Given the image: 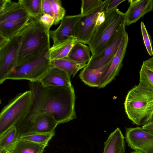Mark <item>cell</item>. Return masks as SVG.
Returning <instances> with one entry per match:
<instances>
[{
	"label": "cell",
	"mask_w": 153,
	"mask_h": 153,
	"mask_svg": "<svg viewBox=\"0 0 153 153\" xmlns=\"http://www.w3.org/2000/svg\"><path fill=\"white\" fill-rule=\"evenodd\" d=\"M51 65L69 74L74 77L79 70L86 66V63H79L66 58L51 61Z\"/></svg>",
	"instance_id": "obj_22"
},
{
	"label": "cell",
	"mask_w": 153,
	"mask_h": 153,
	"mask_svg": "<svg viewBox=\"0 0 153 153\" xmlns=\"http://www.w3.org/2000/svg\"><path fill=\"white\" fill-rule=\"evenodd\" d=\"M0 153H10L9 151L7 150H6L5 151L3 152H0Z\"/></svg>",
	"instance_id": "obj_37"
},
{
	"label": "cell",
	"mask_w": 153,
	"mask_h": 153,
	"mask_svg": "<svg viewBox=\"0 0 153 153\" xmlns=\"http://www.w3.org/2000/svg\"><path fill=\"white\" fill-rule=\"evenodd\" d=\"M32 93L27 91L17 94L1 111L0 114V135L22 119L31 105Z\"/></svg>",
	"instance_id": "obj_5"
},
{
	"label": "cell",
	"mask_w": 153,
	"mask_h": 153,
	"mask_svg": "<svg viewBox=\"0 0 153 153\" xmlns=\"http://www.w3.org/2000/svg\"><path fill=\"white\" fill-rule=\"evenodd\" d=\"M125 0H107V4L105 9V13H108L114 9Z\"/></svg>",
	"instance_id": "obj_32"
},
{
	"label": "cell",
	"mask_w": 153,
	"mask_h": 153,
	"mask_svg": "<svg viewBox=\"0 0 153 153\" xmlns=\"http://www.w3.org/2000/svg\"><path fill=\"white\" fill-rule=\"evenodd\" d=\"M91 53L88 46L83 43L76 42L66 58L79 63H86L91 58Z\"/></svg>",
	"instance_id": "obj_21"
},
{
	"label": "cell",
	"mask_w": 153,
	"mask_h": 153,
	"mask_svg": "<svg viewBox=\"0 0 153 153\" xmlns=\"http://www.w3.org/2000/svg\"><path fill=\"white\" fill-rule=\"evenodd\" d=\"M104 1L101 0H82L81 1V15H83L102 5Z\"/></svg>",
	"instance_id": "obj_29"
},
{
	"label": "cell",
	"mask_w": 153,
	"mask_h": 153,
	"mask_svg": "<svg viewBox=\"0 0 153 153\" xmlns=\"http://www.w3.org/2000/svg\"><path fill=\"white\" fill-rule=\"evenodd\" d=\"M128 41V34L126 31L117 51L98 88H104L118 75L122 66L123 61L126 52Z\"/></svg>",
	"instance_id": "obj_13"
},
{
	"label": "cell",
	"mask_w": 153,
	"mask_h": 153,
	"mask_svg": "<svg viewBox=\"0 0 153 153\" xmlns=\"http://www.w3.org/2000/svg\"><path fill=\"white\" fill-rule=\"evenodd\" d=\"M51 4L52 16L54 19L53 25H56L65 16L66 10L62 7L60 0H49Z\"/></svg>",
	"instance_id": "obj_28"
},
{
	"label": "cell",
	"mask_w": 153,
	"mask_h": 153,
	"mask_svg": "<svg viewBox=\"0 0 153 153\" xmlns=\"http://www.w3.org/2000/svg\"><path fill=\"white\" fill-rule=\"evenodd\" d=\"M16 126L10 128L0 135V152L7 150L19 138Z\"/></svg>",
	"instance_id": "obj_25"
},
{
	"label": "cell",
	"mask_w": 153,
	"mask_h": 153,
	"mask_svg": "<svg viewBox=\"0 0 153 153\" xmlns=\"http://www.w3.org/2000/svg\"><path fill=\"white\" fill-rule=\"evenodd\" d=\"M76 42V39L73 38L53 45L48 51L50 61L67 58L71 48Z\"/></svg>",
	"instance_id": "obj_20"
},
{
	"label": "cell",
	"mask_w": 153,
	"mask_h": 153,
	"mask_svg": "<svg viewBox=\"0 0 153 153\" xmlns=\"http://www.w3.org/2000/svg\"><path fill=\"white\" fill-rule=\"evenodd\" d=\"M125 138L132 149L143 153H153V134L142 127L126 128Z\"/></svg>",
	"instance_id": "obj_10"
},
{
	"label": "cell",
	"mask_w": 153,
	"mask_h": 153,
	"mask_svg": "<svg viewBox=\"0 0 153 153\" xmlns=\"http://www.w3.org/2000/svg\"><path fill=\"white\" fill-rule=\"evenodd\" d=\"M55 134V131L48 133H35L23 135L19 138L48 146L49 141Z\"/></svg>",
	"instance_id": "obj_27"
},
{
	"label": "cell",
	"mask_w": 153,
	"mask_h": 153,
	"mask_svg": "<svg viewBox=\"0 0 153 153\" xmlns=\"http://www.w3.org/2000/svg\"><path fill=\"white\" fill-rule=\"evenodd\" d=\"M126 24L115 34L106 47L101 51L91 56L86 67L95 69L104 65L112 60L116 54L126 31Z\"/></svg>",
	"instance_id": "obj_9"
},
{
	"label": "cell",
	"mask_w": 153,
	"mask_h": 153,
	"mask_svg": "<svg viewBox=\"0 0 153 153\" xmlns=\"http://www.w3.org/2000/svg\"><path fill=\"white\" fill-rule=\"evenodd\" d=\"M140 28L144 44L146 50L149 56H152L153 55L152 40L151 37L148 33L143 22H141Z\"/></svg>",
	"instance_id": "obj_30"
},
{
	"label": "cell",
	"mask_w": 153,
	"mask_h": 153,
	"mask_svg": "<svg viewBox=\"0 0 153 153\" xmlns=\"http://www.w3.org/2000/svg\"><path fill=\"white\" fill-rule=\"evenodd\" d=\"M28 16H30L25 9L18 2L11 9L0 15V22L16 21Z\"/></svg>",
	"instance_id": "obj_26"
},
{
	"label": "cell",
	"mask_w": 153,
	"mask_h": 153,
	"mask_svg": "<svg viewBox=\"0 0 153 153\" xmlns=\"http://www.w3.org/2000/svg\"><path fill=\"white\" fill-rule=\"evenodd\" d=\"M80 15L79 14L65 16L61 21L57 28L54 30H49V35L53 41V45L74 38L75 28Z\"/></svg>",
	"instance_id": "obj_12"
},
{
	"label": "cell",
	"mask_w": 153,
	"mask_h": 153,
	"mask_svg": "<svg viewBox=\"0 0 153 153\" xmlns=\"http://www.w3.org/2000/svg\"><path fill=\"white\" fill-rule=\"evenodd\" d=\"M107 0L97 8L81 15L76 24L74 38L76 42L87 44L90 40L96 26V22L99 13L105 10Z\"/></svg>",
	"instance_id": "obj_8"
},
{
	"label": "cell",
	"mask_w": 153,
	"mask_h": 153,
	"mask_svg": "<svg viewBox=\"0 0 153 153\" xmlns=\"http://www.w3.org/2000/svg\"><path fill=\"white\" fill-rule=\"evenodd\" d=\"M49 49L31 60L15 66L7 79L38 81L51 66L48 55Z\"/></svg>",
	"instance_id": "obj_6"
},
{
	"label": "cell",
	"mask_w": 153,
	"mask_h": 153,
	"mask_svg": "<svg viewBox=\"0 0 153 153\" xmlns=\"http://www.w3.org/2000/svg\"><path fill=\"white\" fill-rule=\"evenodd\" d=\"M112 59L98 68L91 69L85 67L79 74V78L85 84L90 87L98 88L111 64Z\"/></svg>",
	"instance_id": "obj_16"
},
{
	"label": "cell",
	"mask_w": 153,
	"mask_h": 153,
	"mask_svg": "<svg viewBox=\"0 0 153 153\" xmlns=\"http://www.w3.org/2000/svg\"><path fill=\"white\" fill-rule=\"evenodd\" d=\"M71 76L67 72L51 66L38 80L45 86H72Z\"/></svg>",
	"instance_id": "obj_15"
},
{
	"label": "cell",
	"mask_w": 153,
	"mask_h": 153,
	"mask_svg": "<svg viewBox=\"0 0 153 153\" xmlns=\"http://www.w3.org/2000/svg\"><path fill=\"white\" fill-rule=\"evenodd\" d=\"M32 93L30 108L25 117L15 126L17 129L25 126L39 114H52L59 124L76 118V97L73 87L45 86L38 81H29Z\"/></svg>",
	"instance_id": "obj_1"
},
{
	"label": "cell",
	"mask_w": 153,
	"mask_h": 153,
	"mask_svg": "<svg viewBox=\"0 0 153 153\" xmlns=\"http://www.w3.org/2000/svg\"><path fill=\"white\" fill-rule=\"evenodd\" d=\"M28 16L16 21L0 22V36L10 39L18 35L29 21Z\"/></svg>",
	"instance_id": "obj_18"
},
{
	"label": "cell",
	"mask_w": 153,
	"mask_h": 153,
	"mask_svg": "<svg viewBox=\"0 0 153 153\" xmlns=\"http://www.w3.org/2000/svg\"><path fill=\"white\" fill-rule=\"evenodd\" d=\"M131 153H143L142 152L137 150H136L131 152Z\"/></svg>",
	"instance_id": "obj_36"
},
{
	"label": "cell",
	"mask_w": 153,
	"mask_h": 153,
	"mask_svg": "<svg viewBox=\"0 0 153 153\" xmlns=\"http://www.w3.org/2000/svg\"><path fill=\"white\" fill-rule=\"evenodd\" d=\"M105 19V10H103L101 12L98 16L96 22V27L99 26L103 23Z\"/></svg>",
	"instance_id": "obj_34"
},
{
	"label": "cell",
	"mask_w": 153,
	"mask_h": 153,
	"mask_svg": "<svg viewBox=\"0 0 153 153\" xmlns=\"http://www.w3.org/2000/svg\"><path fill=\"white\" fill-rule=\"evenodd\" d=\"M139 74L140 83L153 91V57L143 62Z\"/></svg>",
	"instance_id": "obj_23"
},
{
	"label": "cell",
	"mask_w": 153,
	"mask_h": 153,
	"mask_svg": "<svg viewBox=\"0 0 153 153\" xmlns=\"http://www.w3.org/2000/svg\"><path fill=\"white\" fill-rule=\"evenodd\" d=\"M42 0H19L18 2L31 17L40 19L42 15Z\"/></svg>",
	"instance_id": "obj_24"
},
{
	"label": "cell",
	"mask_w": 153,
	"mask_h": 153,
	"mask_svg": "<svg viewBox=\"0 0 153 153\" xmlns=\"http://www.w3.org/2000/svg\"><path fill=\"white\" fill-rule=\"evenodd\" d=\"M18 34L21 39L16 66L36 58L50 48L49 31L39 19L31 17Z\"/></svg>",
	"instance_id": "obj_2"
},
{
	"label": "cell",
	"mask_w": 153,
	"mask_h": 153,
	"mask_svg": "<svg viewBox=\"0 0 153 153\" xmlns=\"http://www.w3.org/2000/svg\"><path fill=\"white\" fill-rule=\"evenodd\" d=\"M58 125L53 115L45 113L37 115L29 123L17 130L19 137L28 134L55 131Z\"/></svg>",
	"instance_id": "obj_11"
},
{
	"label": "cell",
	"mask_w": 153,
	"mask_h": 153,
	"mask_svg": "<svg viewBox=\"0 0 153 153\" xmlns=\"http://www.w3.org/2000/svg\"><path fill=\"white\" fill-rule=\"evenodd\" d=\"M130 6L125 13L126 25L136 22L146 13L153 10L152 0H130Z\"/></svg>",
	"instance_id": "obj_14"
},
{
	"label": "cell",
	"mask_w": 153,
	"mask_h": 153,
	"mask_svg": "<svg viewBox=\"0 0 153 153\" xmlns=\"http://www.w3.org/2000/svg\"><path fill=\"white\" fill-rule=\"evenodd\" d=\"M125 24V13L118 9L105 13L104 21L96 27L87 44L90 49L91 56L102 50Z\"/></svg>",
	"instance_id": "obj_4"
},
{
	"label": "cell",
	"mask_w": 153,
	"mask_h": 153,
	"mask_svg": "<svg viewBox=\"0 0 153 153\" xmlns=\"http://www.w3.org/2000/svg\"><path fill=\"white\" fill-rule=\"evenodd\" d=\"M124 106L134 124L143 126L153 122V91L145 85L139 83L128 92Z\"/></svg>",
	"instance_id": "obj_3"
},
{
	"label": "cell",
	"mask_w": 153,
	"mask_h": 153,
	"mask_svg": "<svg viewBox=\"0 0 153 153\" xmlns=\"http://www.w3.org/2000/svg\"><path fill=\"white\" fill-rule=\"evenodd\" d=\"M104 143L103 153H125L124 137L118 128L111 133Z\"/></svg>",
	"instance_id": "obj_17"
},
{
	"label": "cell",
	"mask_w": 153,
	"mask_h": 153,
	"mask_svg": "<svg viewBox=\"0 0 153 153\" xmlns=\"http://www.w3.org/2000/svg\"><path fill=\"white\" fill-rule=\"evenodd\" d=\"M39 20L45 29L49 31L51 27L53 25L54 19L53 17L49 14H43Z\"/></svg>",
	"instance_id": "obj_31"
},
{
	"label": "cell",
	"mask_w": 153,
	"mask_h": 153,
	"mask_svg": "<svg viewBox=\"0 0 153 153\" xmlns=\"http://www.w3.org/2000/svg\"><path fill=\"white\" fill-rule=\"evenodd\" d=\"M21 36L18 34L0 47V84H2L16 66Z\"/></svg>",
	"instance_id": "obj_7"
},
{
	"label": "cell",
	"mask_w": 153,
	"mask_h": 153,
	"mask_svg": "<svg viewBox=\"0 0 153 153\" xmlns=\"http://www.w3.org/2000/svg\"><path fill=\"white\" fill-rule=\"evenodd\" d=\"M42 15L47 14L53 16L51 4L49 0H42Z\"/></svg>",
	"instance_id": "obj_33"
},
{
	"label": "cell",
	"mask_w": 153,
	"mask_h": 153,
	"mask_svg": "<svg viewBox=\"0 0 153 153\" xmlns=\"http://www.w3.org/2000/svg\"><path fill=\"white\" fill-rule=\"evenodd\" d=\"M142 127L146 131L153 134V122L143 126Z\"/></svg>",
	"instance_id": "obj_35"
},
{
	"label": "cell",
	"mask_w": 153,
	"mask_h": 153,
	"mask_svg": "<svg viewBox=\"0 0 153 153\" xmlns=\"http://www.w3.org/2000/svg\"><path fill=\"white\" fill-rule=\"evenodd\" d=\"M47 146L19 138L7 150L10 153H43Z\"/></svg>",
	"instance_id": "obj_19"
}]
</instances>
